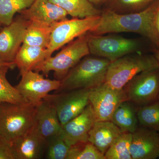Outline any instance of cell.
<instances>
[{
	"label": "cell",
	"mask_w": 159,
	"mask_h": 159,
	"mask_svg": "<svg viewBox=\"0 0 159 159\" xmlns=\"http://www.w3.org/2000/svg\"><path fill=\"white\" fill-rule=\"evenodd\" d=\"M159 0H155L143 11L119 14L108 9L102 11L97 27L89 33L96 35L107 33L132 32L146 38L159 49V34L156 27Z\"/></svg>",
	"instance_id": "6da1fadb"
},
{
	"label": "cell",
	"mask_w": 159,
	"mask_h": 159,
	"mask_svg": "<svg viewBox=\"0 0 159 159\" xmlns=\"http://www.w3.org/2000/svg\"><path fill=\"white\" fill-rule=\"evenodd\" d=\"M88 56L83 57L70 70L61 81L60 88L56 92L78 89H92L105 82L111 61L102 57Z\"/></svg>",
	"instance_id": "7a4b0ae2"
},
{
	"label": "cell",
	"mask_w": 159,
	"mask_h": 159,
	"mask_svg": "<svg viewBox=\"0 0 159 159\" xmlns=\"http://www.w3.org/2000/svg\"><path fill=\"white\" fill-rule=\"evenodd\" d=\"M36 109L30 102H0V137L10 144L27 133L34 126Z\"/></svg>",
	"instance_id": "3957f363"
},
{
	"label": "cell",
	"mask_w": 159,
	"mask_h": 159,
	"mask_svg": "<svg viewBox=\"0 0 159 159\" xmlns=\"http://www.w3.org/2000/svg\"><path fill=\"white\" fill-rule=\"evenodd\" d=\"M158 68V63L154 55L128 54L111 62L105 83L114 88L123 89L137 74Z\"/></svg>",
	"instance_id": "277c9868"
},
{
	"label": "cell",
	"mask_w": 159,
	"mask_h": 159,
	"mask_svg": "<svg viewBox=\"0 0 159 159\" xmlns=\"http://www.w3.org/2000/svg\"><path fill=\"white\" fill-rule=\"evenodd\" d=\"M88 37L87 33L69 43L58 54L45 60L33 71L42 72L46 76L54 71L56 79L61 81L71 69L90 54Z\"/></svg>",
	"instance_id": "5b68a950"
},
{
	"label": "cell",
	"mask_w": 159,
	"mask_h": 159,
	"mask_svg": "<svg viewBox=\"0 0 159 159\" xmlns=\"http://www.w3.org/2000/svg\"><path fill=\"white\" fill-rule=\"evenodd\" d=\"M88 44L90 54L108 59L111 62L128 54L137 53L142 48L139 40L116 34L104 36L89 33Z\"/></svg>",
	"instance_id": "8992f818"
},
{
	"label": "cell",
	"mask_w": 159,
	"mask_h": 159,
	"mask_svg": "<svg viewBox=\"0 0 159 159\" xmlns=\"http://www.w3.org/2000/svg\"><path fill=\"white\" fill-rule=\"evenodd\" d=\"M100 16L85 18L67 19L55 24L52 29L48 48L47 49V59L51 57L54 51L75 39L93 31L99 24Z\"/></svg>",
	"instance_id": "52a82bcc"
},
{
	"label": "cell",
	"mask_w": 159,
	"mask_h": 159,
	"mask_svg": "<svg viewBox=\"0 0 159 159\" xmlns=\"http://www.w3.org/2000/svg\"><path fill=\"white\" fill-rule=\"evenodd\" d=\"M91 90L78 89L56 92L49 94L43 100L54 107L63 125L81 113L89 104Z\"/></svg>",
	"instance_id": "ba28073f"
},
{
	"label": "cell",
	"mask_w": 159,
	"mask_h": 159,
	"mask_svg": "<svg viewBox=\"0 0 159 159\" xmlns=\"http://www.w3.org/2000/svg\"><path fill=\"white\" fill-rule=\"evenodd\" d=\"M126 100L139 107L156 101L159 97V68L137 74L123 88Z\"/></svg>",
	"instance_id": "9c48e42d"
},
{
	"label": "cell",
	"mask_w": 159,
	"mask_h": 159,
	"mask_svg": "<svg viewBox=\"0 0 159 159\" xmlns=\"http://www.w3.org/2000/svg\"><path fill=\"white\" fill-rule=\"evenodd\" d=\"M89 99L97 121H111L119 104L127 101L123 89L114 88L105 82L91 90Z\"/></svg>",
	"instance_id": "30bf717a"
},
{
	"label": "cell",
	"mask_w": 159,
	"mask_h": 159,
	"mask_svg": "<svg viewBox=\"0 0 159 159\" xmlns=\"http://www.w3.org/2000/svg\"><path fill=\"white\" fill-rule=\"evenodd\" d=\"M21 79L15 88L30 103L37 106L51 91L59 89L60 80L46 79L38 72L29 70L20 74Z\"/></svg>",
	"instance_id": "8fae6325"
},
{
	"label": "cell",
	"mask_w": 159,
	"mask_h": 159,
	"mask_svg": "<svg viewBox=\"0 0 159 159\" xmlns=\"http://www.w3.org/2000/svg\"><path fill=\"white\" fill-rule=\"evenodd\" d=\"M96 121L93 109L89 103L81 113L62 125L61 136L70 147L88 142L89 132Z\"/></svg>",
	"instance_id": "7c38bea8"
},
{
	"label": "cell",
	"mask_w": 159,
	"mask_h": 159,
	"mask_svg": "<svg viewBox=\"0 0 159 159\" xmlns=\"http://www.w3.org/2000/svg\"><path fill=\"white\" fill-rule=\"evenodd\" d=\"M28 25L25 19L13 20L0 32V59L14 62L16 54L23 44Z\"/></svg>",
	"instance_id": "4fadbf2b"
},
{
	"label": "cell",
	"mask_w": 159,
	"mask_h": 159,
	"mask_svg": "<svg viewBox=\"0 0 159 159\" xmlns=\"http://www.w3.org/2000/svg\"><path fill=\"white\" fill-rule=\"evenodd\" d=\"M47 142L35 126L10 143L13 159L44 158Z\"/></svg>",
	"instance_id": "5bb4252c"
},
{
	"label": "cell",
	"mask_w": 159,
	"mask_h": 159,
	"mask_svg": "<svg viewBox=\"0 0 159 159\" xmlns=\"http://www.w3.org/2000/svg\"><path fill=\"white\" fill-rule=\"evenodd\" d=\"M130 145L132 159L159 158V133L146 127H138Z\"/></svg>",
	"instance_id": "9a60e30c"
},
{
	"label": "cell",
	"mask_w": 159,
	"mask_h": 159,
	"mask_svg": "<svg viewBox=\"0 0 159 159\" xmlns=\"http://www.w3.org/2000/svg\"><path fill=\"white\" fill-rule=\"evenodd\" d=\"M23 18L47 25L53 26L67 19V13L49 0H35L28 9L21 11Z\"/></svg>",
	"instance_id": "2e32d148"
},
{
	"label": "cell",
	"mask_w": 159,
	"mask_h": 159,
	"mask_svg": "<svg viewBox=\"0 0 159 159\" xmlns=\"http://www.w3.org/2000/svg\"><path fill=\"white\" fill-rule=\"evenodd\" d=\"M34 126L38 132L46 141L60 134L61 126L54 107L43 100L37 106Z\"/></svg>",
	"instance_id": "e0dca14e"
},
{
	"label": "cell",
	"mask_w": 159,
	"mask_h": 159,
	"mask_svg": "<svg viewBox=\"0 0 159 159\" xmlns=\"http://www.w3.org/2000/svg\"><path fill=\"white\" fill-rule=\"evenodd\" d=\"M122 133L111 121H96L89 132L88 141L103 155Z\"/></svg>",
	"instance_id": "ac0fdd59"
},
{
	"label": "cell",
	"mask_w": 159,
	"mask_h": 159,
	"mask_svg": "<svg viewBox=\"0 0 159 159\" xmlns=\"http://www.w3.org/2000/svg\"><path fill=\"white\" fill-rule=\"evenodd\" d=\"M47 58V49L22 44L16 54L14 62L20 74L26 71L33 70Z\"/></svg>",
	"instance_id": "d6986e66"
},
{
	"label": "cell",
	"mask_w": 159,
	"mask_h": 159,
	"mask_svg": "<svg viewBox=\"0 0 159 159\" xmlns=\"http://www.w3.org/2000/svg\"><path fill=\"white\" fill-rule=\"evenodd\" d=\"M111 121L119 127L122 133H134L138 127L137 112L128 101L119 104L114 112Z\"/></svg>",
	"instance_id": "ffe728a7"
},
{
	"label": "cell",
	"mask_w": 159,
	"mask_h": 159,
	"mask_svg": "<svg viewBox=\"0 0 159 159\" xmlns=\"http://www.w3.org/2000/svg\"><path fill=\"white\" fill-rule=\"evenodd\" d=\"M61 7L74 18L99 16L102 11L95 8L89 0H49Z\"/></svg>",
	"instance_id": "44dd1931"
},
{
	"label": "cell",
	"mask_w": 159,
	"mask_h": 159,
	"mask_svg": "<svg viewBox=\"0 0 159 159\" xmlns=\"http://www.w3.org/2000/svg\"><path fill=\"white\" fill-rule=\"evenodd\" d=\"M53 26L28 21L23 44L48 48Z\"/></svg>",
	"instance_id": "7402d4cb"
},
{
	"label": "cell",
	"mask_w": 159,
	"mask_h": 159,
	"mask_svg": "<svg viewBox=\"0 0 159 159\" xmlns=\"http://www.w3.org/2000/svg\"><path fill=\"white\" fill-rule=\"evenodd\" d=\"M155 0H106V9L119 14L136 13L147 8Z\"/></svg>",
	"instance_id": "603a6c76"
},
{
	"label": "cell",
	"mask_w": 159,
	"mask_h": 159,
	"mask_svg": "<svg viewBox=\"0 0 159 159\" xmlns=\"http://www.w3.org/2000/svg\"><path fill=\"white\" fill-rule=\"evenodd\" d=\"M35 0H0V24L5 26L13 21L16 13L29 8Z\"/></svg>",
	"instance_id": "cb8c5ba5"
},
{
	"label": "cell",
	"mask_w": 159,
	"mask_h": 159,
	"mask_svg": "<svg viewBox=\"0 0 159 159\" xmlns=\"http://www.w3.org/2000/svg\"><path fill=\"white\" fill-rule=\"evenodd\" d=\"M138 122L142 127L159 132V100L140 107L137 111Z\"/></svg>",
	"instance_id": "d4e9b609"
},
{
	"label": "cell",
	"mask_w": 159,
	"mask_h": 159,
	"mask_svg": "<svg viewBox=\"0 0 159 159\" xmlns=\"http://www.w3.org/2000/svg\"><path fill=\"white\" fill-rule=\"evenodd\" d=\"M132 135L129 133H122L106 152L105 159H132L130 153Z\"/></svg>",
	"instance_id": "484cf974"
},
{
	"label": "cell",
	"mask_w": 159,
	"mask_h": 159,
	"mask_svg": "<svg viewBox=\"0 0 159 159\" xmlns=\"http://www.w3.org/2000/svg\"><path fill=\"white\" fill-rule=\"evenodd\" d=\"M10 69L8 67L0 68V102L25 103L28 102L19 92L12 86L6 78V74Z\"/></svg>",
	"instance_id": "4316f807"
},
{
	"label": "cell",
	"mask_w": 159,
	"mask_h": 159,
	"mask_svg": "<svg viewBox=\"0 0 159 159\" xmlns=\"http://www.w3.org/2000/svg\"><path fill=\"white\" fill-rule=\"evenodd\" d=\"M67 159H105V158L93 144L88 141L71 146Z\"/></svg>",
	"instance_id": "83f0119b"
},
{
	"label": "cell",
	"mask_w": 159,
	"mask_h": 159,
	"mask_svg": "<svg viewBox=\"0 0 159 159\" xmlns=\"http://www.w3.org/2000/svg\"><path fill=\"white\" fill-rule=\"evenodd\" d=\"M70 148L60 134L53 137L47 141L44 158L67 159Z\"/></svg>",
	"instance_id": "f1b7e54d"
},
{
	"label": "cell",
	"mask_w": 159,
	"mask_h": 159,
	"mask_svg": "<svg viewBox=\"0 0 159 159\" xmlns=\"http://www.w3.org/2000/svg\"><path fill=\"white\" fill-rule=\"evenodd\" d=\"M0 159H13L10 144L0 137Z\"/></svg>",
	"instance_id": "f546056e"
},
{
	"label": "cell",
	"mask_w": 159,
	"mask_h": 159,
	"mask_svg": "<svg viewBox=\"0 0 159 159\" xmlns=\"http://www.w3.org/2000/svg\"><path fill=\"white\" fill-rule=\"evenodd\" d=\"M16 66V65L14 62H6L0 59V68L8 67L10 69H12L14 68Z\"/></svg>",
	"instance_id": "4dcf8cb0"
},
{
	"label": "cell",
	"mask_w": 159,
	"mask_h": 159,
	"mask_svg": "<svg viewBox=\"0 0 159 159\" xmlns=\"http://www.w3.org/2000/svg\"><path fill=\"white\" fill-rule=\"evenodd\" d=\"M93 5H100L104 4L106 0H89Z\"/></svg>",
	"instance_id": "1f68e13d"
},
{
	"label": "cell",
	"mask_w": 159,
	"mask_h": 159,
	"mask_svg": "<svg viewBox=\"0 0 159 159\" xmlns=\"http://www.w3.org/2000/svg\"><path fill=\"white\" fill-rule=\"evenodd\" d=\"M156 27L159 34V5L156 18Z\"/></svg>",
	"instance_id": "d6a6232c"
},
{
	"label": "cell",
	"mask_w": 159,
	"mask_h": 159,
	"mask_svg": "<svg viewBox=\"0 0 159 159\" xmlns=\"http://www.w3.org/2000/svg\"><path fill=\"white\" fill-rule=\"evenodd\" d=\"M155 57H156L159 66V49H156L154 51V54Z\"/></svg>",
	"instance_id": "836d02e7"
},
{
	"label": "cell",
	"mask_w": 159,
	"mask_h": 159,
	"mask_svg": "<svg viewBox=\"0 0 159 159\" xmlns=\"http://www.w3.org/2000/svg\"><path fill=\"white\" fill-rule=\"evenodd\" d=\"M158 100H159V98H158Z\"/></svg>",
	"instance_id": "e575fe53"
}]
</instances>
